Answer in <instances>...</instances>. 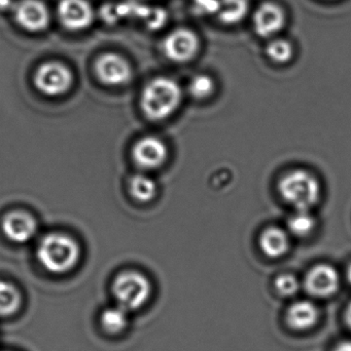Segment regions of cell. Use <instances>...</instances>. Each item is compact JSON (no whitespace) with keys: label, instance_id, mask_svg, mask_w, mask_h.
Segmentation results:
<instances>
[{"label":"cell","instance_id":"1","mask_svg":"<svg viewBox=\"0 0 351 351\" xmlns=\"http://www.w3.org/2000/svg\"><path fill=\"white\" fill-rule=\"evenodd\" d=\"M36 255L39 263L47 271L65 274L78 265L80 247L67 234L49 233L39 241Z\"/></svg>","mask_w":351,"mask_h":351},{"label":"cell","instance_id":"2","mask_svg":"<svg viewBox=\"0 0 351 351\" xmlns=\"http://www.w3.org/2000/svg\"><path fill=\"white\" fill-rule=\"evenodd\" d=\"M181 86L168 77L148 82L141 95V107L148 119L162 121L170 117L181 102Z\"/></svg>","mask_w":351,"mask_h":351},{"label":"cell","instance_id":"3","mask_svg":"<svg viewBox=\"0 0 351 351\" xmlns=\"http://www.w3.org/2000/svg\"><path fill=\"white\" fill-rule=\"evenodd\" d=\"M152 293L150 280L141 272L134 270L117 274L111 285V294L115 304L128 313L139 311L146 306L150 300Z\"/></svg>","mask_w":351,"mask_h":351},{"label":"cell","instance_id":"4","mask_svg":"<svg viewBox=\"0 0 351 351\" xmlns=\"http://www.w3.org/2000/svg\"><path fill=\"white\" fill-rule=\"evenodd\" d=\"M280 195L297 210H310L321 197V185L315 176L303 170L293 171L278 184Z\"/></svg>","mask_w":351,"mask_h":351},{"label":"cell","instance_id":"5","mask_svg":"<svg viewBox=\"0 0 351 351\" xmlns=\"http://www.w3.org/2000/svg\"><path fill=\"white\" fill-rule=\"evenodd\" d=\"M34 84L38 90L47 96H60L71 86L72 73L59 62H47L36 70Z\"/></svg>","mask_w":351,"mask_h":351},{"label":"cell","instance_id":"6","mask_svg":"<svg viewBox=\"0 0 351 351\" xmlns=\"http://www.w3.org/2000/svg\"><path fill=\"white\" fill-rule=\"evenodd\" d=\"M200 49L197 34L190 29L179 28L173 30L163 41L165 56L175 63L191 61Z\"/></svg>","mask_w":351,"mask_h":351},{"label":"cell","instance_id":"7","mask_svg":"<svg viewBox=\"0 0 351 351\" xmlns=\"http://www.w3.org/2000/svg\"><path fill=\"white\" fill-rule=\"evenodd\" d=\"M12 12L16 24L27 32H43L51 22L49 8L41 0H21L14 4Z\"/></svg>","mask_w":351,"mask_h":351},{"label":"cell","instance_id":"8","mask_svg":"<svg viewBox=\"0 0 351 351\" xmlns=\"http://www.w3.org/2000/svg\"><path fill=\"white\" fill-rule=\"evenodd\" d=\"M57 12L62 26L72 32L87 30L94 22V8L88 0H60Z\"/></svg>","mask_w":351,"mask_h":351},{"label":"cell","instance_id":"9","mask_svg":"<svg viewBox=\"0 0 351 351\" xmlns=\"http://www.w3.org/2000/svg\"><path fill=\"white\" fill-rule=\"evenodd\" d=\"M95 72L99 80L107 86H122L132 77V69L127 60L115 53L100 56L95 63Z\"/></svg>","mask_w":351,"mask_h":351},{"label":"cell","instance_id":"10","mask_svg":"<svg viewBox=\"0 0 351 351\" xmlns=\"http://www.w3.org/2000/svg\"><path fill=\"white\" fill-rule=\"evenodd\" d=\"M304 285L307 292L313 296L328 298L333 296L339 288V274L331 265L319 264L309 270Z\"/></svg>","mask_w":351,"mask_h":351},{"label":"cell","instance_id":"11","mask_svg":"<svg viewBox=\"0 0 351 351\" xmlns=\"http://www.w3.org/2000/svg\"><path fill=\"white\" fill-rule=\"evenodd\" d=\"M286 12L274 2H264L253 16V29L259 36L271 38L286 26Z\"/></svg>","mask_w":351,"mask_h":351},{"label":"cell","instance_id":"12","mask_svg":"<svg viewBox=\"0 0 351 351\" xmlns=\"http://www.w3.org/2000/svg\"><path fill=\"white\" fill-rule=\"evenodd\" d=\"M134 162L144 170H154L164 164L168 150L158 138L146 137L139 140L132 152Z\"/></svg>","mask_w":351,"mask_h":351},{"label":"cell","instance_id":"13","mask_svg":"<svg viewBox=\"0 0 351 351\" xmlns=\"http://www.w3.org/2000/svg\"><path fill=\"white\" fill-rule=\"evenodd\" d=\"M1 226L4 235L16 243L31 241L37 229L35 219L28 213L21 210L8 213L2 220Z\"/></svg>","mask_w":351,"mask_h":351},{"label":"cell","instance_id":"14","mask_svg":"<svg viewBox=\"0 0 351 351\" xmlns=\"http://www.w3.org/2000/svg\"><path fill=\"white\" fill-rule=\"evenodd\" d=\"M319 317V313L317 305L307 300L294 303L286 313L288 326L297 331H306L315 327Z\"/></svg>","mask_w":351,"mask_h":351},{"label":"cell","instance_id":"15","mask_svg":"<svg viewBox=\"0 0 351 351\" xmlns=\"http://www.w3.org/2000/svg\"><path fill=\"white\" fill-rule=\"evenodd\" d=\"M260 247L267 257L280 258L290 249V239L286 231L278 227H270L262 233Z\"/></svg>","mask_w":351,"mask_h":351},{"label":"cell","instance_id":"16","mask_svg":"<svg viewBox=\"0 0 351 351\" xmlns=\"http://www.w3.org/2000/svg\"><path fill=\"white\" fill-rule=\"evenodd\" d=\"M129 313L117 304L107 307L101 313L99 317L101 328L109 335H119L123 333L129 326Z\"/></svg>","mask_w":351,"mask_h":351},{"label":"cell","instance_id":"17","mask_svg":"<svg viewBox=\"0 0 351 351\" xmlns=\"http://www.w3.org/2000/svg\"><path fill=\"white\" fill-rule=\"evenodd\" d=\"M249 12V0H220L216 16L220 22L232 26L242 22Z\"/></svg>","mask_w":351,"mask_h":351},{"label":"cell","instance_id":"18","mask_svg":"<svg viewBox=\"0 0 351 351\" xmlns=\"http://www.w3.org/2000/svg\"><path fill=\"white\" fill-rule=\"evenodd\" d=\"M20 290L12 282L0 280V317H12L22 307Z\"/></svg>","mask_w":351,"mask_h":351},{"label":"cell","instance_id":"19","mask_svg":"<svg viewBox=\"0 0 351 351\" xmlns=\"http://www.w3.org/2000/svg\"><path fill=\"white\" fill-rule=\"evenodd\" d=\"M129 188L132 196L142 202H150L157 193L154 180L144 175L133 176L130 180Z\"/></svg>","mask_w":351,"mask_h":351},{"label":"cell","instance_id":"20","mask_svg":"<svg viewBox=\"0 0 351 351\" xmlns=\"http://www.w3.org/2000/svg\"><path fill=\"white\" fill-rule=\"evenodd\" d=\"M288 227L293 234L298 237H304L310 234L315 227V219L309 210H297L288 219Z\"/></svg>","mask_w":351,"mask_h":351},{"label":"cell","instance_id":"21","mask_svg":"<svg viewBox=\"0 0 351 351\" xmlns=\"http://www.w3.org/2000/svg\"><path fill=\"white\" fill-rule=\"evenodd\" d=\"M266 53L269 59L275 63H288L294 56V47L286 39L275 38L268 43Z\"/></svg>","mask_w":351,"mask_h":351},{"label":"cell","instance_id":"22","mask_svg":"<svg viewBox=\"0 0 351 351\" xmlns=\"http://www.w3.org/2000/svg\"><path fill=\"white\" fill-rule=\"evenodd\" d=\"M214 80L205 74L195 76L189 84L190 94L196 99L207 98L214 92Z\"/></svg>","mask_w":351,"mask_h":351},{"label":"cell","instance_id":"23","mask_svg":"<svg viewBox=\"0 0 351 351\" xmlns=\"http://www.w3.org/2000/svg\"><path fill=\"white\" fill-rule=\"evenodd\" d=\"M275 288L282 296H294L300 290V282L293 274H282L276 278Z\"/></svg>","mask_w":351,"mask_h":351},{"label":"cell","instance_id":"24","mask_svg":"<svg viewBox=\"0 0 351 351\" xmlns=\"http://www.w3.org/2000/svg\"><path fill=\"white\" fill-rule=\"evenodd\" d=\"M139 16H142L146 21V26L150 29H158L164 25L167 20L166 12L161 8H142Z\"/></svg>","mask_w":351,"mask_h":351},{"label":"cell","instance_id":"25","mask_svg":"<svg viewBox=\"0 0 351 351\" xmlns=\"http://www.w3.org/2000/svg\"><path fill=\"white\" fill-rule=\"evenodd\" d=\"M196 10L203 14H216L220 0H194Z\"/></svg>","mask_w":351,"mask_h":351},{"label":"cell","instance_id":"26","mask_svg":"<svg viewBox=\"0 0 351 351\" xmlns=\"http://www.w3.org/2000/svg\"><path fill=\"white\" fill-rule=\"evenodd\" d=\"M16 4V3H14ZM14 4L12 3V0H0V10H10L14 8Z\"/></svg>","mask_w":351,"mask_h":351},{"label":"cell","instance_id":"27","mask_svg":"<svg viewBox=\"0 0 351 351\" xmlns=\"http://www.w3.org/2000/svg\"><path fill=\"white\" fill-rule=\"evenodd\" d=\"M335 351H351V341L342 342L336 348Z\"/></svg>","mask_w":351,"mask_h":351},{"label":"cell","instance_id":"28","mask_svg":"<svg viewBox=\"0 0 351 351\" xmlns=\"http://www.w3.org/2000/svg\"><path fill=\"white\" fill-rule=\"evenodd\" d=\"M346 324H348V327H350L351 330V302L350 305H348V308H346Z\"/></svg>","mask_w":351,"mask_h":351},{"label":"cell","instance_id":"29","mask_svg":"<svg viewBox=\"0 0 351 351\" xmlns=\"http://www.w3.org/2000/svg\"><path fill=\"white\" fill-rule=\"evenodd\" d=\"M346 278H348V282L351 284V263L348 266V270H346Z\"/></svg>","mask_w":351,"mask_h":351}]
</instances>
